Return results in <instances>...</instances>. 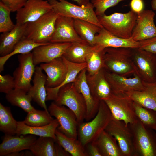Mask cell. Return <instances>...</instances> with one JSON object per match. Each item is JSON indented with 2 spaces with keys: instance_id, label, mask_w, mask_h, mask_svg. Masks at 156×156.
<instances>
[{
  "instance_id": "obj_30",
  "label": "cell",
  "mask_w": 156,
  "mask_h": 156,
  "mask_svg": "<svg viewBox=\"0 0 156 156\" xmlns=\"http://www.w3.org/2000/svg\"><path fill=\"white\" fill-rule=\"evenodd\" d=\"M74 20L75 29L80 37L90 46H94L95 36L102 28L86 21L76 18Z\"/></svg>"
},
{
  "instance_id": "obj_50",
  "label": "cell",
  "mask_w": 156,
  "mask_h": 156,
  "mask_svg": "<svg viewBox=\"0 0 156 156\" xmlns=\"http://www.w3.org/2000/svg\"><path fill=\"white\" fill-rule=\"evenodd\" d=\"M87 0L88 1V2H89V0Z\"/></svg>"
},
{
  "instance_id": "obj_36",
  "label": "cell",
  "mask_w": 156,
  "mask_h": 156,
  "mask_svg": "<svg viewBox=\"0 0 156 156\" xmlns=\"http://www.w3.org/2000/svg\"><path fill=\"white\" fill-rule=\"evenodd\" d=\"M95 46H92L86 58L87 73L93 75L104 68V64L102 51Z\"/></svg>"
},
{
  "instance_id": "obj_18",
  "label": "cell",
  "mask_w": 156,
  "mask_h": 156,
  "mask_svg": "<svg viewBox=\"0 0 156 156\" xmlns=\"http://www.w3.org/2000/svg\"><path fill=\"white\" fill-rule=\"evenodd\" d=\"M86 68L79 73L73 83L77 90L81 94L85 101L86 112L85 120L88 121L96 114L100 101L95 99L91 94L86 80Z\"/></svg>"
},
{
  "instance_id": "obj_42",
  "label": "cell",
  "mask_w": 156,
  "mask_h": 156,
  "mask_svg": "<svg viewBox=\"0 0 156 156\" xmlns=\"http://www.w3.org/2000/svg\"><path fill=\"white\" fill-rule=\"evenodd\" d=\"M139 42V48L153 54H156V36Z\"/></svg>"
},
{
  "instance_id": "obj_48",
  "label": "cell",
  "mask_w": 156,
  "mask_h": 156,
  "mask_svg": "<svg viewBox=\"0 0 156 156\" xmlns=\"http://www.w3.org/2000/svg\"><path fill=\"white\" fill-rule=\"evenodd\" d=\"M151 6L153 10H156V0H152V1Z\"/></svg>"
},
{
  "instance_id": "obj_5",
  "label": "cell",
  "mask_w": 156,
  "mask_h": 156,
  "mask_svg": "<svg viewBox=\"0 0 156 156\" xmlns=\"http://www.w3.org/2000/svg\"><path fill=\"white\" fill-rule=\"evenodd\" d=\"M59 16L52 9L37 20L27 23L24 38L39 44L49 42Z\"/></svg>"
},
{
  "instance_id": "obj_1",
  "label": "cell",
  "mask_w": 156,
  "mask_h": 156,
  "mask_svg": "<svg viewBox=\"0 0 156 156\" xmlns=\"http://www.w3.org/2000/svg\"><path fill=\"white\" fill-rule=\"evenodd\" d=\"M133 49L124 47L104 49L102 51L104 68L126 77L137 74L133 58Z\"/></svg>"
},
{
  "instance_id": "obj_44",
  "label": "cell",
  "mask_w": 156,
  "mask_h": 156,
  "mask_svg": "<svg viewBox=\"0 0 156 156\" xmlns=\"http://www.w3.org/2000/svg\"><path fill=\"white\" fill-rule=\"evenodd\" d=\"M130 6L131 10L138 14L144 10V3L143 0H131Z\"/></svg>"
},
{
  "instance_id": "obj_39",
  "label": "cell",
  "mask_w": 156,
  "mask_h": 156,
  "mask_svg": "<svg viewBox=\"0 0 156 156\" xmlns=\"http://www.w3.org/2000/svg\"><path fill=\"white\" fill-rule=\"evenodd\" d=\"M10 9L0 1V32L3 33L12 30L15 27L10 17Z\"/></svg>"
},
{
  "instance_id": "obj_33",
  "label": "cell",
  "mask_w": 156,
  "mask_h": 156,
  "mask_svg": "<svg viewBox=\"0 0 156 156\" xmlns=\"http://www.w3.org/2000/svg\"><path fill=\"white\" fill-rule=\"evenodd\" d=\"M5 98L12 105L20 107L27 113L35 109L31 104V96L22 90L14 88L6 94Z\"/></svg>"
},
{
  "instance_id": "obj_29",
  "label": "cell",
  "mask_w": 156,
  "mask_h": 156,
  "mask_svg": "<svg viewBox=\"0 0 156 156\" xmlns=\"http://www.w3.org/2000/svg\"><path fill=\"white\" fill-rule=\"evenodd\" d=\"M56 142L72 156H88L86 149L77 139L66 136L57 128L55 131Z\"/></svg>"
},
{
  "instance_id": "obj_49",
  "label": "cell",
  "mask_w": 156,
  "mask_h": 156,
  "mask_svg": "<svg viewBox=\"0 0 156 156\" xmlns=\"http://www.w3.org/2000/svg\"><path fill=\"white\" fill-rule=\"evenodd\" d=\"M155 56V67H156V54H154Z\"/></svg>"
},
{
  "instance_id": "obj_27",
  "label": "cell",
  "mask_w": 156,
  "mask_h": 156,
  "mask_svg": "<svg viewBox=\"0 0 156 156\" xmlns=\"http://www.w3.org/2000/svg\"><path fill=\"white\" fill-rule=\"evenodd\" d=\"M59 125V122L55 118L47 125L38 127L28 126L23 121H18L16 135H24L31 134L39 137H49L56 140L55 131Z\"/></svg>"
},
{
  "instance_id": "obj_21",
  "label": "cell",
  "mask_w": 156,
  "mask_h": 156,
  "mask_svg": "<svg viewBox=\"0 0 156 156\" xmlns=\"http://www.w3.org/2000/svg\"><path fill=\"white\" fill-rule=\"evenodd\" d=\"M20 136L5 135L0 145V156H8L12 153L29 150L36 139L33 135Z\"/></svg>"
},
{
  "instance_id": "obj_12",
  "label": "cell",
  "mask_w": 156,
  "mask_h": 156,
  "mask_svg": "<svg viewBox=\"0 0 156 156\" xmlns=\"http://www.w3.org/2000/svg\"><path fill=\"white\" fill-rule=\"evenodd\" d=\"M133 58L137 74L143 81H156L154 54L140 48L133 49Z\"/></svg>"
},
{
  "instance_id": "obj_37",
  "label": "cell",
  "mask_w": 156,
  "mask_h": 156,
  "mask_svg": "<svg viewBox=\"0 0 156 156\" xmlns=\"http://www.w3.org/2000/svg\"><path fill=\"white\" fill-rule=\"evenodd\" d=\"M133 107L137 118L146 127L156 130V111L143 107L133 101Z\"/></svg>"
},
{
  "instance_id": "obj_31",
  "label": "cell",
  "mask_w": 156,
  "mask_h": 156,
  "mask_svg": "<svg viewBox=\"0 0 156 156\" xmlns=\"http://www.w3.org/2000/svg\"><path fill=\"white\" fill-rule=\"evenodd\" d=\"M55 140L49 137H39L29 150L36 156H57Z\"/></svg>"
},
{
  "instance_id": "obj_13",
  "label": "cell",
  "mask_w": 156,
  "mask_h": 156,
  "mask_svg": "<svg viewBox=\"0 0 156 156\" xmlns=\"http://www.w3.org/2000/svg\"><path fill=\"white\" fill-rule=\"evenodd\" d=\"M73 18L59 16L56 20L54 31L50 42H87L77 34Z\"/></svg>"
},
{
  "instance_id": "obj_23",
  "label": "cell",
  "mask_w": 156,
  "mask_h": 156,
  "mask_svg": "<svg viewBox=\"0 0 156 156\" xmlns=\"http://www.w3.org/2000/svg\"><path fill=\"white\" fill-rule=\"evenodd\" d=\"M143 88L140 90L125 93L134 101L145 107L156 111V81L146 82L143 80Z\"/></svg>"
},
{
  "instance_id": "obj_16",
  "label": "cell",
  "mask_w": 156,
  "mask_h": 156,
  "mask_svg": "<svg viewBox=\"0 0 156 156\" xmlns=\"http://www.w3.org/2000/svg\"><path fill=\"white\" fill-rule=\"evenodd\" d=\"M131 37L136 41L147 39L156 36V26L154 18L155 13L152 10H144L138 14Z\"/></svg>"
},
{
  "instance_id": "obj_45",
  "label": "cell",
  "mask_w": 156,
  "mask_h": 156,
  "mask_svg": "<svg viewBox=\"0 0 156 156\" xmlns=\"http://www.w3.org/2000/svg\"><path fill=\"white\" fill-rule=\"evenodd\" d=\"M85 146L86 147V150L88 156H102L97 147L93 142L88 144Z\"/></svg>"
},
{
  "instance_id": "obj_11",
  "label": "cell",
  "mask_w": 156,
  "mask_h": 156,
  "mask_svg": "<svg viewBox=\"0 0 156 156\" xmlns=\"http://www.w3.org/2000/svg\"><path fill=\"white\" fill-rule=\"evenodd\" d=\"M18 66L13 73L15 89L28 93L32 85L31 81L34 74L36 66L34 65L31 52L18 56Z\"/></svg>"
},
{
  "instance_id": "obj_2",
  "label": "cell",
  "mask_w": 156,
  "mask_h": 156,
  "mask_svg": "<svg viewBox=\"0 0 156 156\" xmlns=\"http://www.w3.org/2000/svg\"><path fill=\"white\" fill-rule=\"evenodd\" d=\"M107 105L103 100L100 101L98 112L90 120L79 124V140L85 146L94 141L104 131L112 119Z\"/></svg>"
},
{
  "instance_id": "obj_6",
  "label": "cell",
  "mask_w": 156,
  "mask_h": 156,
  "mask_svg": "<svg viewBox=\"0 0 156 156\" xmlns=\"http://www.w3.org/2000/svg\"><path fill=\"white\" fill-rule=\"evenodd\" d=\"M49 1L53 9L59 16L86 21L103 28L99 21L91 2L85 6H78L65 0H51Z\"/></svg>"
},
{
  "instance_id": "obj_51",
  "label": "cell",
  "mask_w": 156,
  "mask_h": 156,
  "mask_svg": "<svg viewBox=\"0 0 156 156\" xmlns=\"http://www.w3.org/2000/svg\"><path fill=\"white\" fill-rule=\"evenodd\" d=\"M155 131V132H156V130Z\"/></svg>"
},
{
  "instance_id": "obj_24",
  "label": "cell",
  "mask_w": 156,
  "mask_h": 156,
  "mask_svg": "<svg viewBox=\"0 0 156 156\" xmlns=\"http://www.w3.org/2000/svg\"><path fill=\"white\" fill-rule=\"evenodd\" d=\"M47 75L40 67H35L33 84L28 92L32 100L44 110L49 112L46 104L47 91L46 86Z\"/></svg>"
},
{
  "instance_id": "obj_4",
  "label": "cell",
  "mask_w": 156,
  "mask_h": 156,
  "mask_svg": "<svg viewBox=\"0 0 156 156\" xmlns=\"http://www.w3.org/2000/svg\"><path fill=\"white\" fill-rule=\"evenodd\" d=\"M133 136L135 156H156V133L138 119L127 125Z\"/></svg>"
},
{
  "instance_id": "obj_15",
  "label": "cell",
  "mask_w": 156,
  "mask_h": 156,
  "mask_svg": "<svg viewBox=\"0 0 156 156\" xmlns=\"http://www.w3.org/2000/svg\"><path fill=\"white\" fill-rule=\"evenodd\" d=\"M105 73L113 93H125L130 91L140 90L143 88V80L136 73L133 74V78H128L105 70Z\"/></svg>"
},
{
  "instance_id": "obj_14",
  "label": "cell",
  "mask_w": 156,
  "mask_h": 156,
  "mask_svg": "<svg viewBox=\"0 0 156 156\" xmlns=\"http://www.w3.org/2000/svg\"><path fill=\"white\" fill-rule=\"evenodd\" d=\"M52 9L48 0H28L16 12V24L23 25L35 21Z\"/></svg>"
},
{
  "instance_id": "obj_8",
  "label": "cell",
  "mask_w": 156,
  "mask_h": 156,
  "mask_svg": "<svg viewBox=\"0 0 156 156\" xmlns=\"http://www.w3.org/2000/svg\"><path fill=\"white\" fill-rule=\"evenodd\" d=\"M104 101L113 118L123 121L126 125L132 124L138 118L133 107V101L125 93L111 94Z\"/></svg>"
},
{
  "instance_id": "obj_47",
  "label": "cell",
  "mask_w": 156,
  "mask_h": 156,
  "mask_svg": "<svg viewBox=\"0 0 156 156\" xmlns=\"http://www.w3.org/2000/svg\"><path fill=\"white\" fill-rule=\"evenodd\" d=\"M49 1L51 0H48ZM76 1L80 6H85L89 2L87 0H72Z\"/></svg>"
},
{
  "instance_id": "obj_10",
  "label": "cell",
  "mask_w": 156,
  "mask_h": 156,
  "mask_svg": "<svg viewBox=\"0 0 156 156\" xmlns=\"http://www.w3.org/2000/svg\"><path fill=\"white\" fill-rule=\"evenodd\" d=\"M105 131L115 138L123 156H135L132 134L123 121L112 118Z\"/></svg>"
},
{
  "instance_id": "obj_35",
  "label": "cell",
  "mask_w": 156,
  "mask_h": 156,
  "mask_svg": "<svg viewBox=\"0 0 156 156\" xmlns=\"http://www.w3.org/2000/svg\"><path fill=\"white\" fill-rule=\"evenodd\" d=\"M48 43L39 44L25 38H23L16 45L11 53L5 56L0 57V72H1L4 70V65L7 61L12 56L18 54H24L30 53L37 47Z\"/></svg>"
},
{
  "instance_id": "obj_3",
  "label": "cell",
  "mask_w": 156,
  "mask_h": 156,
  "mask_svg": "<svg viewBox=\"0 0 156 156\" xmlns=\"http://www.w3.org/2000/svg\"><path fill=\"white\" fill-rule=\"evenodd\" d=\"M138 16L131 10L126 13L115 12L109 15L105 14L97 17L104 28L117 37L127 39L131 37Z\"/></svg>"
},
{
  "instance_id": "obj_32",
  "label": "cell",
  "mask_w": 156,
  "mask_h": 156,
  "mask_svg": "<svg viewBox=\"0 0 156 156\" xmlns=\"http://www.w3.org/2000/svg\"><path fill=\"white\" fill-rule=\"evenodd\" d=\"M92 47L87 42L73 43L66 49L62 56L73 63H86L87 55Z\"/></svg>"
},
{
  "instance_id": "obj_22",
  "label": "cell",
  "mask_w": 156,
  "mask_h": 156,
  "mask_svg": "<svg viewBox=\"0 0 156 156\" xmlns=\"http://www.w3.org/2000/svg\"><path fill=\"white\" fill-rule=\"evenodd\" d=\"M105 71L103 68L94 75L86 73V80L91 94L95 99L99 101L106 99L112 93L106 78Z\"/></svg>"
},
{
  "instance_id": "obj_40",
  "label": "cell",
  "mask_w": 156,
  "mask_h": 156,
  "mask_svg": "<svg viewBox=\"0 0 156 156\" xmlns=\"http://www.w3.org/2000/svg\"><path fill=\"white\" fill-rule=\"evenodd\" d=\"M126 0H91V3L95 8V12L97 16L105 14L108 8L115 6L119 2Z\"/></svg>"
},
{
  "instance_id": "obj_20",
  "label": "cell",
  "mask_w": 156,
  "mask_h": 156,
  "mask_svg": "<svg viewBox=\"0 0 156 156\" xmlns=\"http://www.w3.org/2000/svg\"><path fill=\"white\" fill-rule=\"evenodd\" d=\"M40 66L47 75L46 87H58L66 77L67 68L62 57L48 62L41 63Z\"/></svg>"
},
{
  "instance_id": "obj_9",
  "label": "cell",
  "mask_w": 156,
  "mask_h": 156,
  "mask_svg": "<svg viewBox=\"0 0 156 156\" xmlns=\"http://www.w3.org/2000/svg\"><path fill=\"white\" fill-rule=\"evenodd\" d=\"M48 109L51 115L58 121V129L68 137L77 139L79 124L74 113L68 107L54 102L51 103Z\"/></svg>"
},
{
  "instance_id": "obj_43",
  "label": "cell",
  "mask_w": 156,
  "mask_h": 156,
  "mask_svg": "<svg viewBox=\"0 0 156 156\" xmlns=\"http://www.w3.org/2000/svg\"><path fill=\"white\" fill-rule=\"evenodd\" d=\"M28 0H0L11 10L17 12L22 8Z\"/></svg>"
},
{
  "instance_id": "obj_19",
  "label": "cell",
  "mask_w": 156,
  "mask_h": 156,
  "mask_svg": "<svg viewBox=\"0 0 156 156\" xmlns=\"http://www.w3.org/2000/svg\"><path fill=\"white\" fill-rule=\"evenodd\" d=\"M94 46L102 51L109 47L137 48H139L140 45L139 42L134 40L131 37L127 39L121 38L103 28L95 36Z\"/></svg>"
},
{
  "instance_id": "obj_46",
  "label": "cell",
  "mask_w": 156,
  "mask_h": 156,
  "mask_svg": "<svg viewBox=\"0 0 156 156\" xmlns=\"http://www.w3.org/2000/svg\"><path fill=\"white\" fill-rule=\"evenodd\" d=\"M55 145L57 156L69 155L70 154L56 141Z\"/></svg>"
},
{
  "instance_id": "obj_34",
  "label": "cell",
  "mask_w": 156,
  "mask_h": 156,
  "mask_svg": "<svg viewBox=\"0 0 156 156\" xmlns=\"http://www.w3.org/2000/svg\"><path fill=\"white\" fill-rule=\"evenodd\" d=\"M18 121L14 118L9 107L0 103V130L5 135L16 134Z\"/></svg>"
},
{
  "instance_id": "obj_17",
  "label": "cell",
  "mask_w": 156,
  "mask_h": 156,
  "mask_svg": "<svg viewBox=\"0 0 156 156\" xmlns=\"http://www.w3.org/2000/svg\"><path fill=\"white\" fill-rule=\"evenodd\" d=\"M72 43L49 42L35 48L33 50V59L36 66L62 57Z\"/></svg>"
},
{
  "instance_id": "obj_28",
  "label": "cell",
  "mask_w": 156,
  "mask_h": 156,
  "mask_svg": "<svg viewBox=\"0 0 156 156\" xmlns=\"http://www.w3.org/2000/svg\"><path fill=\"white\" fill-rule=\"evenodd\" d=\"M93 142L102 156H123L115 138L105 131Z\"/></svg>"
},
{
  "instance_id": "obj_26",
  "label": "cell",
  "mask_w": 156,
  "mask_h": 156,
  "mask_svg": "<svg viewBox=\"0 0 156 156\" xmlns=\"http://www.w3.org/2000/svg\"><path fill=\"white\" fill-rule=\"evenodd\" d=\"M62 57L67 68V73L66 77L63 81L58 87L53 88L46 87L47 91L46 101H54L57 96L59 89L66 85L73 83L79 73L87 67L86 63H73L67 60L63 56H62Z\"/></svg>"
},
{
  "instance_id": "obj_38",
  "label": "cell",
  "mask_w": 156,
  "mask_h": 156,
  "mask_svg": "<svg viewBox=\"0 0 156 156\" xmlns=\"http://www.w3.org/2000/svg\"><path fill=\"white\" fill-rule=\"evenodd\" d=\"M49 112L37 110L35 109L28 113L23 122L31 126L38 127L47 125L53 120Z\"/></svg>"
},
{
  "instance_id": "obj_41",
  "label": "cell",
  "mask_w": 156,
  "mask_h": 156,
  "mask_svg": "<svg viewBox=\"0 0 156 156\" xmlns=\"http://www.w3.org/2000/svg\"><path fill=\"white\" fill-rule=\"evenodd\" d=\"M15 83L14 77L9 74H0V92L6 94L14 89Z\"/></svg>"
},
{
  "instance_id": "obj_7",
  "label": "cell",
  "mask_w": 156,
  "mask_h": 156,
  "mask_svg": "<svg viewBox=\"0 0 156 156\" xmlns=\"http://www.w3.org/2000/svg\"><path fill=\"white\" fill-rule=\"evenodd\" d=\"M54 101L57 104L66 106L71 110L75 115L79 124L85 120L86 112V102L73 83L62 87Z\"/></svg>"
},
{
  "instance_id": "obj_25",
  "label": "cell",
  "mask_w": 156,
  "mask_h": 156,
  "mask_svg": "<svg viewBox=\"0 0 156 156\" xmlns=\"http://www.w3.org/2000/svg\"><path fill=\"white\" fill-rule=\"evenodd\" d=\"M27 23L15 24L10 31L2 33L0 37V55L3 57L11 53L17 43L24 38Z\"/></svg>"
}]
</instances>
